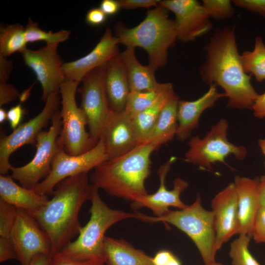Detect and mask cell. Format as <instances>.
Wrapping results in <instances>:
<instances>
[{
    "mask_svg": "<svg viewBox=\"0 0 265 265\" xmlns=\"http://www.w3.org/2000/svg\"><path fill=\"white\" fill-rule=\"evenodd\" d=\"M205 58L200 68L202 80L224 90L227 106L252 109L258 94L251 76L243 68L237 43L235 26L217 28L205 47Z\"/></svg>",
    "mask_w": 265,
    "mask_h": 265,
    "instance_id": "6da1fadb",
    "label": "cell"
},
{
    "mask_svg": "<svg viewBox=\"0 0 265 265\" xmlns=\"http://www.w3.org/2000/svg\"><path fill=\"white\" fill-rule=\"evenodd\" d=\"M53 197L37 211L30 214L48 235L52 256L59 253L82 228L79 213L91 197L92 184L87 174L75 175L55 187Z\"/></svg>",
    "mask_w": 265,
    "mask_h": 265,
    "instance_id": "7a4b0ae2",
    "label": "cell"
},
{
    "mask_svg": "<svg viewBox=\"0 0 265 265\" xmlns=\"http://www.w3.org/2000/svg\"><path fill=\"white\" fill-rule=\"evenodd\" d=\"M159 147L155 142H145L105 161L94 169L89 178L91 184L111 196L131 202L147 195L145 183L151 172L150 157Z\"/></svg>",
    "mask_w": 265,
    "mask_h": 265,
    "instance_id": "3957f363",
    "label": "cell"
},
{
    "mask_svg": "<svg viewBox=\"0 0 265 265\" xmlns=\"http://www.w3.org/2000/svg\"><path fill=\"white\" fill-rule=\"evenodd\" d=\"M168 10L162 5L148 11L138 25L128 28L121 24L115 27V36L119 43L127 47H140L148 55L149 65L156 71L167 62L168 51L177 39L174 20Z\"/></svg>",
    "mask_w": 265,
    "mask_h": 265,
    "instance_id": "277c9868",
    "label": "cell"
},
{
    "mask_svg": "<svg viewBox=\"0 0 265 265\" xmlns=\"http://www.w3.org/2000/svg\"><path fill=\"white\" fill-rule=\"evenodd\" d=\"M98 190L92 185L89 221L82 227L77 238L58 254L78 261H94L105 264L104 241L106 231L119 221L135 218V212L109 207L100 197Z\"/></svg>",
    "mask_w": 265,
    "mask_h": 265,
    "instance_id": "5b68a950",
    "label": "cell"
},
{
    "mask_svg": "<svg viewBox=\"0 0 265 265\" xmlns=\"http://www.w3.org/2000/svg\"><path fill=\"white\" fill-rule=\"evenodd\" d=\"M135 218L154 223L170 224L186 234L197 247L205 265L215 262V233L212 212L205 209L198 194L194 202L184 209L169 210L161 216H150L136 212Z\"/></svg>",
    "mask_w": 265,
    "mask_h": 265,
    "instance_id": "8992f818",
    "label": "cell"
},
{
    "mask_svg": "<svg viewBox=\"0 0 265 265\" xmlns=\"http://www.w3.org/2000/svg\"><path fill=\"white\" fill-rule=\"evenodd\" d=\"M80 83L65 80L61 85L62 108L60 111L62 127L57 139L59 149L67 153L76 156L92 148L94 142L86 130L87 121L81 109L76 101V93Z\"/></svg>",
    "mask_w": 265,
    "mask_h": 265,
    "instance_id": "52a82bcc",
    "label": "cell"
},
{
    "mask_svg": "<svg viewBox=\"0 0 265 265\" xmlns=\"http://www.w3.org/2000/svg\"><path fill=\"white\" fill-rule=\"evenodd\" d=\"M228 128L227 120L221 119L212 127L204 138L192 137L188 141L189 148L185 154V160L211 170L212 164L225 163L226 158L231 155L239 160L245 159L247 154L246 147L229 141Z\"/></svg>",
    "mask_w": 265,
    "mask_h": 265,
    "instance_id": "ba28073f",
    "label": "cell"
},
{
    "mask_svg": "<svg viewBox=\"0 0 265 265\" xmlns=\"http://www.w3.org/2000/svg\"><path fill=\"white\" fill-rule=\"evenodd\" d=\"M62 127L60 111L51 119L48 131H42L36 138V151L32 160L21 167L11 168V176L23 187L34 189L49 174L53 158L59 149L57 139Z\"/></svg>",
    "mask_w": 265,
    "mask_h": 265,
    "instance_id": "9c48e42d",
    "label": "cell"
},
{
    "mask_svg": "<svg viewBox=\"0 0 265 265\" xmlns=\"http://www.w3.org/2000/svg\"><path fill=\"white\" fill-rule=\"evenodd\" d=\"M106 160L105 146L101 138L92 148L79 155H71L59 149L53 158L49 174L34 190L41 195H53L54 188L63 180L80 174H87Z\"/></svg>",
    "mask_w": 265,
    "mask_h": 265,
    "instance_id": "30bf717a",
    "label": "cell"
},
{
    "mask_svg": "<svg viewBox=\"0 0 265 265\" xmlns=\"http://www.w3.org/2000/svg\"><path fill=\"white\" fill-rule=\"evenodd\" d=\"M106 63L87 73L77 90L80 94V107L87 119L88 132L96 143L110 111L105 86Z\"/></svg>",
    "mask_w": 265,
    "mask_h": 265,
    "instance_id": "8fae6325",
    "label": "cell"
},
{
    "mask_svg": "<svg viewBox=\"0 0 265 265\" xmlns=\"http://www.w3.org/2000/svg\"><path fill=\"white\" fill-rule=\"evenodd\" d=\"M59 96L57 93L50 95L42 111L34 118L20 124L9 135H2L0 140V173L6 175L12 166L11 155L21 147L29 144L36 146V138L58 110Z\"/></svg>",
    "mask_w": 265,
    "mask_h": 265,
    "instance_id": "7c38bea8",
    "label": "cell"
},
{
    "mask_svg": "<svg viewBox=\"0 0 265 265\" xmlns=\"http://www.w3.org/2000/svg\"><path fill=\"white\" fill-rule=\"evenodd\" d=\"M10 240L21 265H28L39 254L52 256L51 244L48 235L34 217L22 210L17 209Z\"/></svg>",
    "mask_w": 265,
    "mask_h": 265,
    "instance_id": "4fadbf2b",
    "label": "cell"
},
{
    "mask_svg": "<svg viewBox=\"0 0 265 265\" xmlns=\"http://www.w3.org/2000/svg\"><path fill=\"white\" fill-rule=\"evenodd\" d=\"M57 46L46 45L37 50L26 48L21 53L25 64L34 72L41 85L42 99L45 102L51 94L58 93L66 80L62 71L64 63Z\"/></svg>",
    "mask_w": 265,
    "mask_h": 265,
    "instance_id": "5bb4252c",
    "label": "cell"
},
{
    "mask_svg": "<svg viewBox=\"0 0 265 265\" xmlns=\"http://www.w3.org/2000/svg\"><path fill=\"white\" fill-rule=\"evenodd\" d=\"M159 4L174 13L177 39L181 42L194 41L212 28L210 16L196 0H163Z\"/></svg>",
    "mask_w": 265,
    "mask_h": 265,
    "instance_id": "9a60e30c",
    "label": "cell"
},
{
    "mask_svg": "<svg viewBox=\"0 0 265 265\" xmlns=\"http://www.w3.org/2000/svg\"><path fill=\"white\" fill-rule=\"evenodd\" d=\"M176 159L175 157H172L160 166L157 172L160 183L159 188L155 193L138 197L132 202L131 207L132 209L137 210L146 208L150 209L155 216L159 217L166 213L170 207L179 209L186 207L187 205L181 200L180 196L187 188L188 182L177 178L173 181L172 190L167 189L165 186L166 176Z\"/></svg>",
    "mask_w": 265,
    "mask_h": 265,
    "instance_id": "2e32d148",
    "label": "cell"
},
{
    "mask_svg": "<svg viewBox=\"0 0 265 265\" xmlns=\"http://www.w3.org/2000/svg\"><path fill=\"white\" fill-rule=\"evenodd\" d=\"M100 138L103 141L107 160L124 155L139 145L132 117L125 110L120 112L110 110Z\"/></svg>",
    "mask_w": 265,
    "mask_h": 265,
    "instance_id": "e0dca14e",
    "label": "cell"
},
{
    "mask_svg": "<svg viewBox=\"0 0 265 265\" xmlns=\"http://www.w3.org/2000/svg\"><path fill=\"white\" fill-rule=\"evenodd\" d=\"M215 233V250L238 234V201L234 183L229 184L213 198L211 204Z\"/></svg>",
    "mask_w": 265,
    "mask_h": 265,
    "instance_id": "ac0fdd59",
    "label": "cell"
},
{
    "mask_svg": "<svg viewBox=\"0 0 265 265\" xmlns=\"http://www.w3.org/2000/svg\"><path fill=\"white\" fill-rule=\"evenodd\" d=\"M118 39L107 27L100 41L86 55L64 63L63 73L67 80L80 83L83 77L95 68L106 63L119 53Z\"/></svg>",
    "mask_w": 265,
    "mask_h": 265,
    "instance_id": "d6986e66",
    "label": "cell"
},
{
    "mask_svg": "<svg viewBox=\"0 0 265 265\" xmlns=\"http://www.w3.org/2000/svg\"><path fill=\"white\" fill-rule=\"evenodd\" d=\"M214 84L209 85L208 90L202 96L194 101L179 100L178 106V126L176 137L184 141L197 128L201 114L212 107L219 99L225 97L224 93L218 91Z\"/></svg>",
    "mask_w": 265,
    "mask_h": 265,
    "instance_id": "ffe728a7",
    "label": "cell"
},
{
    "mask_svg": "<svg viewBox=\"0 0 265 265\" xmlns=\"http://www.w3.org/2000/svg\"><path fill=\"white\" fill-rule=\"evenodd\" d=\"M234 184L238 201L239 231L251 237L252 230L260 207L258 198L259 179L237 176Z\"/></svg>",
    "mask_w": 265,
    "mask_h": 265,
    "instance_id": "44dd1931",
    "label": "cell"
},
{
    "mask_svg": "<svg viewBox=\"0 0 265 265\" xmlns=\"http://www.w3.org/2000/svg\"><path fill=\"white\" fill-rule=\"evenodd\" d=\"M105 86L109 109L115 112L124 111L130 89L120 53L106 63Z\"/></svg>",
    "mask_w": 265,
    "mask_h": 265,
    "instance_id": "7402d4cb",
    "label": "cell"
},
{
    "mask_svg": "<svg viewBox=\"0 0 265 265\" xmlns=\"http://www.w3.org/2000/svg\"><path fill=\"white\" fill-rule=\"evenodd\" d=\"M13 180L11 176L0 174V200L29 214L39 210L49 200L48 195L19 186Z\"/></svg>",
    "mask_w": 265,
    "mask_h": 265,
    "instance_id": "603a6c76",
    "label": "cell"
},
{
    "mask_svg": "<svg viewBox=\"0 0 265 265\" xmlns=\"http://www.w3.org/2000/svg\"><path fill=\"white\" fill-rule=\"evenodd\" d=\"M104 251L106 265H154L153 257L123 239L106 236Z\"/></svg>",
    "mask_w": 265,
    "mask_h": 265,
    "instance_id": "cb8c5ba5",
    "label": "cell"
},
{
    "mask_svg": "<svg viewBox=\"0 0 265 265\" xmlns=\"http://www.w3.org/2000/svg\"><path fill=\"white\" fill-rule=\"evenodd\" d=\"M135 48L127 47L120 55L125 66L130 92L151 90L159 84L155 76L156 70L150 65L141 64L134 53Z\"/></svg>",
    "mask_w": 265,
    "mask_h": 265,
    "instance_id": "d4e9b609",
    "label": "cell"
},
{
    "mask_svg": "<svg viewBox=\"0 0 265 265\" xmlns=\"http://www.w3.org/2000/svg\"><path fill=\"white\" fill-rule=\"evenodd\" d=\"M177 95L172 85L154 104L132 117L133 127L139 144L148 141L162 109Z\"/></svg>",
    "mask_w": 265,
    "mask_h": 265,
    "instance_id": "484cf974",
    "label": "cell"
},
{
    "mask_svg": "<svg viewBox=\"0 0 265 265\" xmlns=\"http://www.w3.org/2000/svg\"><path fill=\"white\" fill-rule=\"evenodd\" d=\"M179 100L177 95L165 105L147 142L153 141L160 146L176 136L178 126L177 112Z\"/></svg>",
    "mask_w": 265,
    "mask_h": 265,
    "instance_id": "4316f807",
    "label": "cell"
},
{
    "mask_svg": "<svg viewBox=\"0 0 265 265\" xmlns=\"http://www.w3.org/2000/svg\"><path fill=\"white\" fill-rule=\"evenodd\" d=\"M240 59L246 74L253 75L258 82L265 80V44L261 37H256L253 49L242 52Z\"/></svg>",
    "mask_w": 265,
    "mask_h": 265,
    "instance_id": "83f0119b",
    "label": "cell"
},
{
    "mask_svg": "<svg viewBox=\"0 0 265 265\" xmlns=\"http://www.w3.org/2000/svg\"><path fill=\"white\" fill-rule=\"evenodd\" d=\"M25 27L19 24L0 27V55L7 57L26 48Z\"/></svg>",
    "mask_w": 265,
    "mask_h": 265,
    "instance_id": "f1b7e54d",
    "label": "cell"
},
{
    "mask_svg": "<svg viewBox=\"0 0 265 265\" xmlns=\"http://www.w3.org/2000/svg\"><path fill=\"white\" fill-rule=\"evenodd\" d=\"M171 83H159L155 89L141 92H130L125 110L133 117L154 104L168 88Z\"/></svg>",
    "mask_w": 265,
    "mask_h": 265,
    "instance_id": "f546056e",
    "label": "cell"
},
{
    "mask_svg": "<svg viewBox=\"0 0 265 265\" xmlns=\"http://www.w3.org/2000/svg\"><path fill=\"white\" fill-rule=\"evenodd\" d=\"M70 31L62 29L55 32H46L39 28L38 24L28 18L25 27V36L27 43L44 41L46 45H58L66 41L70 36Z\"/></svg>",
    "mask_w": 265,
    "mask_h": 265,
    "instance_id": "4dcf8cb0",
    "label": "cell"
},
{
    "mask_svg": "<svg viewBox=\"0 0 265 265\" xmlns=\"http://www.w3.org/2000/svg\"><path fill=\"white\" fill-rule=\"evenodd\" d=\"M251 237L240 234L230 244L229 256L232 265H260L249 250Z\"/></svg>",
    "mask_w": 265,
    "mask_h": 265,
    "instance_id": "1f68e13d",
    "label": "cell"
},
{
    "mask_svg": "<svg viewBox=\"0 0 265 265\" xmlns=\"http://www.w3.org/2000/svg\"><path fill=\"white\" fill-rule=\"evenodd\" d=\"M230 0H203L202 5L210 18L217 20L231 18L235 9Z\"/></svg>",
    "mask_w": 265,
    "mask_h": 265,
    "instance_id": "d6a6232c",
    "label": "cell"
},
{
    "mask_svg": "<svg viewBox=\"0 0 265 265\" xmlns=\"http://www.w3.org/2000/svg\"><path fill=\"white\" fill-rule=\"evenodd\" d=\"M17 212L16 207L0 200V237L10 240Z\"/></svg>",
    "mask_w": 265,
    "mask_h": 265,
    "instance_id": "836d02e7",
    "label": "cell"
},
{
    "mask_svg": "<svg viewBox=\"0 0 265 265\" xmlns=\"http://www.w3.org/2000/svg\"><path fill=\"white\" fill-rule=\"evenodd\" d=\"M251 238L256 243L265 244V208L260 207L254 222Z\"/></svg>",
    "mask_w": 265,
    "mask_h": 265,
    "instance_id": "e575fe53",
    "label": "cell"
},
{
    "mask_svg": "<svg viewBox=\"0 0 265 265\" xmlns=\"http://www.w3.org/2000/svg\"><path fill=\"white\" fill-rule=\"evenodd\" d=\"M20 94L12 85L0 82V107L19 98Z\"/></svg>",
    "mask_w": 265,
    "mask_h": 265,
    "instance_id": "d590c367",
    "label": "cell"
},
{
    "mask_svg": "<svg viewBox=\"0 0 265 265\" xmlns=\"http://www.w3.org/2000/svg\"><path fill=\"white\" fill-rule=\"evenodd\" d=\"M232 2L238 7L265 17V0H234Z\"/></svg>",
    "mask_w": 265,
    "mask_h": 265,
    "instance_id": "8d00e7d4",
    "label": "cell"
},
{
    "mask_svg": "<svg viewBox=\"0 0 265 265\" xmlns=\"http://www.w3.org/2000/svg\"><path fill=\"white\" fill-rule=\"evenodd\" d=\"M105 263L94 261H78L60 254L52 256L50 265H105Z\"/></svg>",
    "mask_w": 265,
    "mask_h": 265,
    "instance_id": "74e56055",
    "label": "cell"
},
{
    "mask_svg": "<svg viewBox=\"0 0 265 265\" xmlns=\"http://www.w3.org/2000/svg\"><path fill=\"white\" fill-rule=\"evenodd\" d=\"M154 265H181L179 259L171 252L162 250L158 252L153 257Z\"/></svg>",
    "mask_w": 265,
    "mask_h": 265,
    "instance_id": "f35d334b",
    "label": "cell"
},
{
    "mask_svg": "<svg viewBox=\"0 0 265 265\" xmlns=\"http://www.w3.org/2000/svg\"><path fill=\"white\" fill-rule=\"evenodd\" d=\"M12 259L17 260V253L12 241L0 237V263Z\"/></svg>",
    "mask_w": 265,
    "mask_h": 265,
    "instance_id": "ab89813d",
    "label": "cell"
},
{
    "mask_svg": "<svg viewBox=\"0 0 265 265\" xmlns=\"http://www.w3.org/2000/svg\"><path fill=\"white\" fill-rule=\"evenodd\" d=\"M121 8L126 9H135L138 8H149L157 7L159 0H118Z\"/></svg>",
    "mask_w": 265,
    "mask_h": 265,
    "instance_id": "60d3db41",
    "label": "cell"
},
{
    "mask_svg": "<svg viewBox=\"0 0 265 265\" xmlns=\"http://www.w3.org/2000/svg\"><path fill=\"white\" fill-rule=\"evenodd\" d=\"M106 17L107 16L100 7H94L87 11L85 21L90 25L98 26L103 24L106 22Z\"/></svg>",
    "mask_w": 265,
    "mask_h": 265,
    "instance_id": "b9f144b4",
    "label": "cell"
},
{
    "mask_svg": "<svg viewBox=\"0 0 265 265\" xmlns=\"http://www.w3.org/2000/svg\"><path fill=\"white\" fill-rule=\"evenodd\" d=\"M24 113V109L21 104L11 107L7 111V120L9 122L10 127L13 130L20 125Z\"/></svg>",
    "mask_w": 265,
    "mask_h": 265,
    "instance_id": "7bdbcfd3",
    "label": "cell"
},
{
    "mask_svg": "<svg viewBox=\"0 0 265 265\" xmlns=\"http://www.w3.org/2000/svg\"><path fill=\"white\" fill-rule=\"evenodd\" d=\"M13 68L12 62L0 55V82H6Z\"/></svg>",
    "mask_w": 265,
    "mask_h": 265,
    "instance_id": "ee69618b",
    "label": "cell"
},
{
    "mask_svg": "<svg viewBox=\"0 0 265 265\" xmlns=\"http://www.w3.org/2000/svg\"><path fill=\"white\" fill-rule=\"evenodd\" d=\"M252 109L255 117L260 119L265 118V92L262 94H258Z\"/></svg>",
    "mask_w": 265,
    "mask_h": 265,
    "instance_id": "f6af8a7d",
    "label": "cell"
},
{
    "mask_svg": "<svg viewBox=\"0 0 265 265\" xmlns=\"http://www.w3.org/2000/svg\"><path fill=\"white\" fill-rule=\"evenodd\" d=\"M99 7L106 16L116 14L121 8L118 0H103Z\"/></svg>",
    "mask_w": 265,
    "mask_h": 265,
    "instance_id": "bcb514c9",
    "label": "cell"
},
{
    "mask_svg": "<svg viewBox=\"0 0 265 265\" xmlns=\"http://www.w3.org/2000/svg\"><path fill=\"white\" fill-rule=\"evenodd\" d=\"M52 256L39 254L35 257L28 265H50Z\"/></svg>",
    "mask_w": 265,
    "mask_h": 265,
    "instance_id": "7dc6e473",
    "label": "cell"
},
{
    "mask_svg": "<svg viewBox=\"0 0 265 265\" xmlns=\"http://www.w3.org/2000/svg\"><path fill=\"white\" fill-rule=\"evenodd\" d=\"M258 198L260 207L265 208V175L259 179Z\"/></svg>",
    "mask_w": 265,
    "mask_h": 265,
    "instance_id": "c3c4849f",
    "label": "cell"
},
{
    "mask_svg": "<svg viewBox=\"0 0 265 265\" xmlns=\"http://www.w3.org/2000/svg\"><path fill=\"white\" fill-rule=\"evenodd\" d=\"M32 86L31 85L29 88L25 90L20 94L19 99L21 102H25L28 98Z\"/></svg>",
    "mask_w": 265,
    "mask_h": 265,
    "instance_id": "681fc988",
    "label": "cell"
},
{
    "mask_svg": "<svg viewBox=\"0 0 265 265\" xmlns=\"http://www.w3.org/2000/svg\"><path fill=\"white\" fill-rule=\"evenodd\" d=\"M7 120V111L3 108H0V123L1 124Z\"/></svg>",
    "mask_w": 265,
    "mask_h": 265,
    "instance_id": "f907efd6",
    "label": "cell"
},
{
    "mask_svg": "<svg viewBox=\"0 0 265 265\" xmlns=\"http://www.w3.org/2000/svg\"><path fill=\"white\" fill-rule=\"evenodd\" d=\"M258 144L260 147V148L265 156V139H260L258 141Z\"/></svg>",
    "mask_w": 265,
    "mask_h": 265,
    "instance_id": "816d5d0a",
    "label": "cell"
},
{
    "mask_svg": "<svg viewBox=\"0 0 265 265\" xmlns=\"http://www.w3.org/2000/svg\"><path fill=\"white\" fill-rule=\"evenodd\" d=\"M223 265V264H222L221 263H217L216 262L210 264V265Z\"/></svg>",
    "mask_w": 265,
    "mask_h": 265,
    "instance_id": "f5cc1de1",
    "label": "cell"
}]
</instances>
